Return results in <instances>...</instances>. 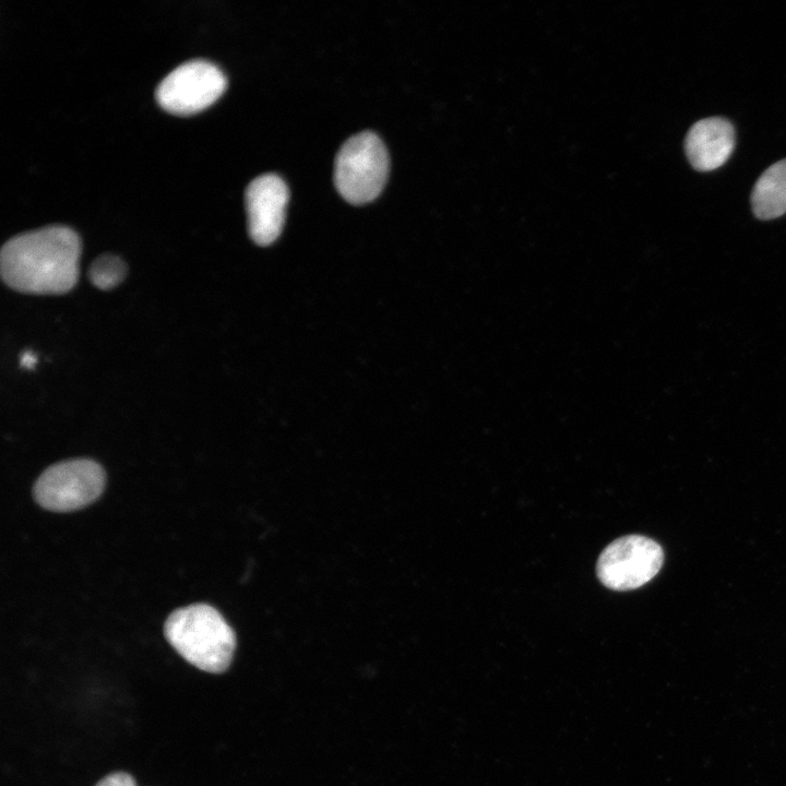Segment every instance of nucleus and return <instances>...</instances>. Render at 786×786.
I'll return each instance as SVG.
<instances>
[{
  "instance_id": "7ed1b4c3",
  "label": "nucleus",
  "mask_w": 786,
  "mask_h": 786,
  "mask_svg": "<svg viewBox=\"0 0 786 786\" xmlns=\"http://www.w3.org/2000/svg\"><path fill=\"white\" fill-rule=\"evenodd\" d=\"M389 174V155L381 139L370 131L349 138L340 148L334 164V182L349 203L360 205L374 200Z\"/></svg>"
},
{
  "instance_id": "9d476101",
  "label": "nucleus",
  "mask_w": 786,
  "mask_h": 786,
  "mask_svg": "<svg viewBox=\"0 0 786 786\" xmlns=\"http://www.w3.org/2000/svg\"><path fill=\"white\" fill-rule=\"evenodd\" d=\"M127 269L123 261L112 254L98 257L91 265V282L99 289L116 287L126 275Z\"/></svg>"
},
{
  "instance_id": "1a4fd4ad",
  "label": "nucleus",
  "mask_w": 786,
  "mask_h": 786,
  "mask_svg": "<svg viewBox=\"0 0 786 786\" xmlns=\"http://www.w3.org/2000/svg\"><path fill=\"white\" fill-rule=\"evenodd\" d=\"M754 215L777 218L786 213V158L770 166L757 180L751 195Z\"/></svg>"
},
{
  "instance_id": "0eeeda50",
  "label": "nucleus",
  "mask_w": 786,
  "mask_h": 786,
  "mask_svg": "<svg viewBox=\"0 0 786 786\" xmlns=\"http://www.w3.org/2000/svg\"><path fill=\"white\" fill-rule=\"evenodd\" d=\"M245 201L251 238L261 246L272 243L284 225L288 202L285 181L275 174L261 175L248 184Z\"/></svg>"
},
{
  "instance_id": "6e6552de",
  "label": "nucleus",
  "mask_w": 786,
  "mask_h": 786,
  "mask_svg": "<svg viewBox=\"0 0 786 786\" xmlns=\"http://www.w3.org/2000/svg\"><path fill=\"white\" fill-rule=\"evenodd\" d=\"M735 146L733 124L720 117L695 122L686 136L684 151L690 164L700 171L720 167L729 158Z\"/></svg>"
},
{
  "instance_id": "423d86ee",
  "label": "nucleus",
  "mask_w": 786,
  "mask_h": 786,
  "mask_svg": "<svg viewBox=\"0 0 786 786\" xmlns=\"http://www.w3.org/2000/svg\"><path fill=\"white\" fill-rule=\"evenodd\" d=\"M226 76L213 62L191 59L172 69L157 85L155 97L166 110L191 114L212 104L225 90Z\"/></svg>"
},
{
  "instance_id": "f8f14e48",
  "label": "nucleus",
  "mask_w": 786,
  "mask_h": 786,
  "mask_svg": "<svg viewBox=\"0 0 786 786\" xmlns=\"http://www.w3.org/2000/svg\"><path fill=\"white\" fill-rule=\"evenodd\" d=\"M35 362L36 356L32 352L26 350L21 355L20 364L22 367L29 369L35 365Z\"/></svg>"
},
{
  "instance_id": "39448f33",
  "label": "nucleus",
  "mask_w": 786,
  "mask_h": 786,
  "mask_svg": "<svg viewBox=\"0 0 786 786\" xmlns=\"http://www.w3.org/2000/svg\"><path fill=\"white\" fill-rule=\"evenodd\" d=\"M660 545L643 535H627L610 543L599 555L596 573L606 587L630 591L651 581L660 570Z\"/></svg>"
},
{
  "instance_id": "f03ea898",
  "label": "nucleus",
  "mask_w": 786,
  "mask_h": 786,
  "mask_svg": "<svg viewBox=\"0 0 786 786\" xmlns=\"http://www.w3.org/2000/svg\"><path fill=\"white\" fill-rule=\"evenodd\" d=\"M164 633L181 657L203 671L221 674L231 663L236 635L212 606L194 604L176 609L168 616Z\"/></svg>"
},
{
  "instance_id": "9b49d317",
  "label": "nucleus",
  "mask_w": 786,
  "mask_h": 786,
  "mask_svg": "<svg viewBox=\"0 0 786 786\" xmlns=\"http://www.w3.org/2000/svg\"><path fill=\"white\" fill-rule=\"evenodd\" d=\"M95 786H136L132 775L115 772L103 777Z\"/></svg>"
},
{
  "instance_id": "f257e3e1",
  "label": "nucleus",
  "mask_w": 786,
  "mask_h": 786,
  "mask_svg": "<svg viewBox=\"0 0 786 786\" xmlns=\"http://www.w3.org/2000/svg\"><path fill=\"white\" fill-rule=\"evenodd\" d=\"M81 242L64 225H49L10 238L1 248L4 283L21 293L58 295L74 287Z\"/></svg>"
},
{
  "instance_id": "20e7f679",
  "label": "nucleus",
  "mask_w": 786,
  "mask_h": 786,
  "mask_svg": "<svg viewBox=\"0 0 786 786\" xmlns=\"http://www.w3.org/2000/svg\"><path fill=\"white\" fill-rule=\"evenodd\" d=\"M105 472L95 461L75 458L48 467L34 485V499L44 509L69 512L95 501L105 487Z\"/></svg>"
}]
</instances>
